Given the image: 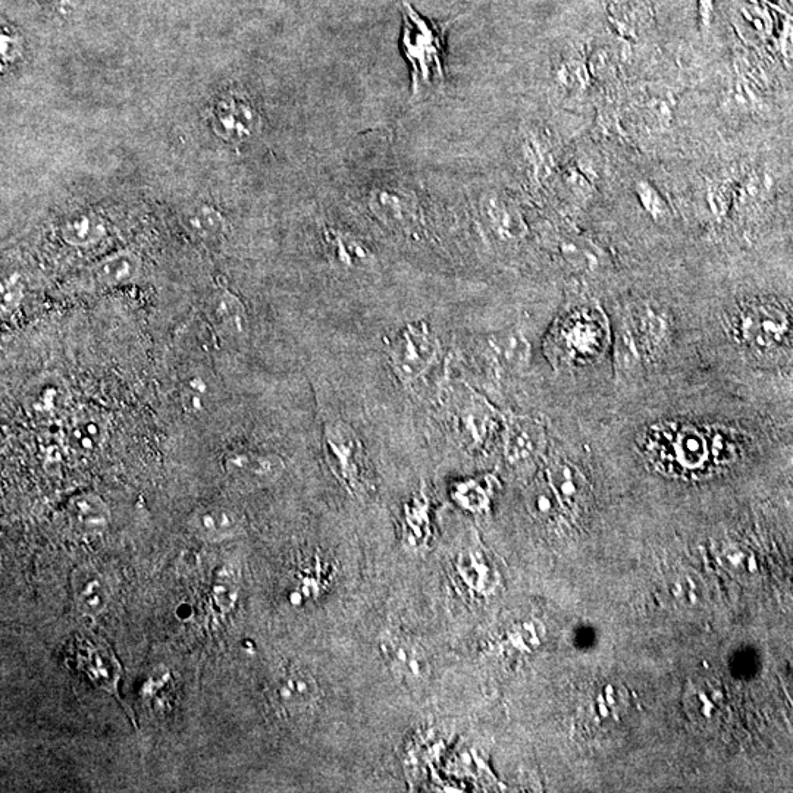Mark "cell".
Returning <instances> with one entry per match:
<instances>
[{"mask_svg": "<svg viewBox=\"0 0 793 793\" xmlns=\"http://www.w3.org/2000/svg\"><path fill=\"white\" fill-rule=\"evenodd\" d=\"M401 52L409 64L413 99L441 93L445 87V36L465 12L454 20L435 23L419 14L409 0H400Z\"/></svg>", "mask_w": 793, "mask_h": 793, "instance_id": "6da1fadb", "label": "cell"}, {"mask_svg": "<svg viewBox=\"0 0 793 793\" xmlns=\"http://www.w3.org/2000/svg\"><path fill=\"white\" fill-rule=\"evenodd\" d=\"M440 343L425 322L406 325L391 343L390 363L394 374L404 384H413L434 365Z\"/></svg>", "mask_w": 793, "mask_h": 793, "instance_id": "7a4b0ae2", "label": "cell"}, {"mask_svg": "<svg viewBox=\"0 0 793 793\" xmlns=\"http://www.w3.org/2000/svg\"><path fill=\"white\" fill-rule=\"evenodd\" d=\"M325 454L335 478L353 495L365 492V450L356 432L343 422L327 423Z\"/></svg>", "mask_w": 793, "mask_h": 793, "instance_id": "3957f363", "label": "cell"}, {"mask_svg": "<svg viewBox=\"0 0 793 793\" xmlns=\"http://www.w3.org/2000/svg\"><path fill=\"white\" fill-rule=\"evenodd\" d=\"M451 418L457 438L469 451H481L490 443L498 426V413L494 407L467 387L454 396Z\"/></svg>", "mask_w": 793, "mask_h": 793, "instance_id": "277c9868", "label": "cell"}, {"mask_svg": "<svg viewBox=\"0 0 793 793\" xmlns=\"http://www.w3.org/2000/svg\"><path fill=\"white\" fill-rule=\"evenodd\" d=\"M280 456L260 451H234L224 460L228 481L243 490H256L277 481L284 472Z\"/></svg>", "mask_w": 793, "mask_h": 793, "instance_id": "5b68a950", "label": "cell"}, {"mask_svg": "<svg viewBox=\"0 0 793 793\" xmlns=\"http://www.w3.org/2000/svg\"><path fill=\"white\" fill-rule=\"evenodd\" d=\"M791 328L788 313L774 304H755L742 312L739 332L742 338L757 349L779 346Z\"/></svg>", "mask_w": 793, "mask_h": 793, "instance_id": "8992f818", "label": "cell"}, {"mask_svg": "<svg viewBox=\"0 0 793 793\" xmlns=\"http://www.w3.org/2000/svg\"><path fill=\"white\" fill-rule=\"evenodd\" d=\"M75 657L78 669L89 677L90 682L109 695L118 697L122 669L108 644L102 639L99 641L90 636H81L75 647Z\"/></svg>", "mask_w": 793, "mask_h": 793, "instance_id": "52a82bcc", "label": "cell"}, {"mask_svg": "<svg viewBox=\"0 0 793 793\" xmlns=\"http://www.w3.org/2000/svg\"><path fill=\"white\" fill-rule=\"evenodd\" d=\"M381 653L394 676L407 685H419L429 676V663L420 645L398 633H385Z\"/></svg>", "mask_w": 793, "mask_h": 793, "instance_id": "ba28073f", "label": "cell"}, {"mask_svg": "<svg viewBox=\"0 0 793 793\" xmlns=\"http://www.w3.org/2000/svg\"><path fill=\"white\" fill-rule=\"evenodd\" d=\"M71 394L61 376L47 374L28 384L24 393V409L31 419L52 422L65 415Z\"/></svg>", "mask_w": 793, "mask_h": 793, "instance_id": "9c48e42d", "label": "cell"}, {"mask_svg": "<svg viewBox=\"0 0 793 793\" xmlns=\"http://www.w3.org/2000/svg\"><path fill=\"white\" fill-rule=\"evenodd\" d=\"M504 431V453L510 465H529L544 451L545 429L538 419L513 416L507 420Z\"/></svg>", "mask_w": 793, "mask_h": 793, "instance_id": "30bf717a", "label": "cell"}, {"mask_svg": "<svg viewBox=\"0 0 793 793\" xmlns=\"http://www.w3.org/2000/svg\"><path fill=\"white\" fill-rule=\"evenodd\" d=\"M488 359L507 374L525 371L531 362V344L520 329L506 328L482 337Z\"/></svg>", "mask_w": 793, "mask_h": 793, "instance_id": "8fae6325", "label": "cell"}, {"mask_svg": "<svg viewBox=\"0 0 793 793\" xmlns=\"http://www.w3.org/2000/svg\"><path fill=\"white\" fill-rule=\"evenodd\" d=\"M272 701L285 716H300L309 710L319 697L315 677L303 670H290L272 683Z\"/></svg>", "mask_w": 793, "mask_h": 793, "instance_id": "7c38bea8", "label": "cell"}, {"mask_svg": "<svg viewBox=\"0 0 793 793\" xmlns=\"http://www.w3.org/2000/svg\"><path fill=\"white\" fill-rule=\"evenodd\" d=\"M109 435V422L100 410L83 407L71 413L65 422V444L74 453L89 456L96 453L106 443Z\"/></svg>", "mask_w": 793, "mask_h": 793, "instance_id": "4fadbf2b", "label": "cell"}, {"mask_svg": "<svg viewBox=\"0 0 793 793\" xmlns=\"http://www.w3.org/2000/svg\"><path fill=\"white\" fill-rule=\"evenodd\" d=\"M71 591L75 607L86 617L100 616L112 600L111 582L92 564L72 572Z\"/></svg>", "mask_w": 793, "mask_h": 793, "instance_id": "5bb4252c", "label": "cell"}, {"mask_svg": "<svg viewBox=\"0 0 793 793\" xmlns=\"http://www.w3.org/2000/svg\"><path fill=\"white\" fill-rule=\"evenodd\" d=\"M547 482L563 512L575 514L585 509L589 495L588 481L573 463L554 459L547 467Z\"/></svg>", "mask_w": 793, "mask_h": 793, "instance_id": "9a60e30c", "label": "cell"}, {"mask_svg": "<svg viewBox=\"0 0 793 793\" xmlns=\"http://www.w3.org/2000/svg\"><path fill=\"white\" fill-rule=\"evenodd\" d=\"M188 531L206 542H221L235 537L241 529L240 514L224 504H209L191 513Z\"/></svg>", "mask_w": 793, "mask_h": 793, "instance_id": "2e32d148", "label": "cell"}, {"mask_svg": "<svg viewBox=\"0 0 793 793\" xmlns=\"http://www.w3.org/2000/svg\"><path fill=\"white\" fill-rule=\"evenodd\" d=\"M65 510L72 529L80 534H102L111 523V510L108 504L93 492L75 494L68 500Z\"/></svg>", "mask_w": 793, "mask_h": 793, "instance_id": "e0dca14e", "label": "cell"}, {"mask_svg": "<svg viewBox=\"0 0 793 793\" xmlns=\"http://www.w3.org/2000/svg\"><path fill=\"white\" fill-rule=\"evenodd\" d=\"M141 259L131 250H121L97 260L89 269V278L100 288L131 284L140 277Z\"/></svg>", "mask_w": 793, "mask_h": 793, "instance_id": "ac0fdd59", "label": "cell"}, {"mask_svg": "<svg viewBox=\"0 0 793 793\" xmlns=\"http://www.w3.org/2000/svg\"><path fill=\"white\" fill-rule=\"evenodd\" d=\"M216 124L222 134H228L234 140H244L256 133L259 117L249 103L231 99L219 103L216 108Z\"/></svg>", "mask_w": 793, "mask_h": 793, "instance_id": "d6986e66", "label": "cell"}, {"mask_svg": "<svg viewBox=\"0 0 793 793\" xmlns=\"http://www.w3.org/2000/svg\"><path fill=\"white\" fill-rule=\"evenodd\" d=\"M208 315L222 334L240 335L246 331V309L230 291H218L210 297Z\"/></svg>", "mask_w": 793, "mask_h": 793, "instance_id": "ffe728a7", "label": "cell"}, {"mask_svg": "<svg viewBox=\"0 0 793 793\" xmlns=\"http://www.w3.org/2000/svg\"><path fill=\"white\" fill-rule=\"evenodd\" d=\"M61 237L75 247H92L108 234L105 221L93 212H80L68 216L59 228Z\"/></svg>", "mask_w": 793, "mask_h": 793, "instance_id": "44dd1931", "label": "cell"}, {"mask_svg": "<svg viewBox=\"0 0 793 793\" xmlns=\"http://www.w3.org/2000/svg\"><path fill=\"white\" fill-rule=\"evenodd\" d=\"M327 246L329 259L343 268H362L372 260V253L362 241L349 233L328 231Z\"/></svg>", "mask_w": 793, "mask_h": 793, "instance_id": "7402d4cb", "label": "cell"}, {"mask_svg": "<svg viewBox=\"0 0 793 793\" xmlns=\"http://www.w3.org/2000/svg\"><path fill=\"white\" fill-rule=\"evenodd\" d=\"M491 564L484 550L473 547L460 556L459 572L470 588L481 594H487L488 591L491 592L492 586L497 584V579L494 578L497 573Z\"/></svg>", "mask_w": 793, "mask_h": 793, "instance_id": "603a6c76", "label": "cell"}, {"mask_svg": "<svg viewBox=\"0 0 793 793\" xmlns=\"http://www.w3.org/2000/svg\"><path fill=\"white\" fill-rule=\"evenodd\" d=\"M485 218L491 230L503 240L514 241L525 237L526 225L519 210L509 203L494 200L484 208Z\"/></svg>", "mask_w": 793, "mask_h": 793, "instance_id": "cb8c5ba5", "label": "cell"}, {"mask_svg": "<svg viewBox=\"0 0 793 793\" xmlns=\"http://www.w3.org/2000/svg\"><path fill=\"white\" fill-rule=\"evenodd\" d=\"M184 227L188 233L203 241H215L227 231V222L218 209L209 205H200L184 213Z\"/></svg>", "mask_w": 793, "mask_h": 793, "instance_id": "d4e9b609", "label": "cell"}, {"mask_svg": "<svg viewBox=\"0 0 793 793\" xmlns=\"http://www.w3.org/2000/svg\"><path fill=\"white\" fill-rule=\"evenodd\" d=\"M372 208L379 219L391 227L406 228L418 221V210L406 197L381 193L372 202Z\"/></svg>", "mask_w": 793, "mask_h": 793, "instance_id": "484cf974", "label": "cell"}, {"mask_svg": "<svg viewBox=\"0 0 793 793\" xmlns=\"http://www.w3.org/2000/svg\"><path fill=\"white\" fill-rule=\"evenodd\" d=\"M529 510L535 517L542 520H551L560 512L561 506L557 500L556 494L551 490L550 484L547 481L538 482L528 492Z\"/></svg>", "mask_w": 793, "mask_h": 793, "instance_id": "4316f807", "label": "cell"}, {"mask_svg": "<svg viewBox=\"0 0 793 793\" xmlns=\"http://www.w3.org/2000/svg\"><path fill=\"white\" fill-rule=\"evenodd\" d=\"M238 588L235 578L228 570L222 569L216 573L212 584V598L216 607L222 613H228L237 601Z\"/></svg>", "mask_w": 793, "mask_h": 793, "instance_id": "83f0119b", "label": "cell"}, {"mask_svg": "<svg viewBox=\"0 0 793 793\" xmlns=\"http://www.w3.org/2000/svg\"><path fill=\"white\" fill-rule=\"evenodd\" d=\"M679 444V462L683 469H702L707 462V450L700 435H683Z\"/></svg>", "mask_w": 793, "mask_h": 793, "instance_id": "f1b7e54d", "label": "cell"}, {"mask_svg": "<svg viewBox=\"0 0 793 793\" xmlns=\"http://www.w3.org/2000/svg\"><path fill=\"white\" fill-rule=\"evenodd\" d=\"M209 390L206 382L199 376L188 379L186 384L183 385V393H181V401H183L184 409L193 415L203 413L208 407Z\"/></svg>", "mask_w": 793, "mask_h": 793, "instance_id": "f546056e", "label": "cell"}, {"mask_svg": "<svg viewBox=\"0 0 793 793\" xmlns=\"http://www.w3.org/2000/svg\"><path fill=\"white\" fill-rule=\"evenodd\" d=\"M561 255L566 257L567 262L572 263L576 268L592 269L600 263V257L592 252L584 243L576 240L564 241L561 244Z\"/></svg>", "mask_w": 793, "mask_h": 793, "instance_id": "4dcf8cb0", "label": "cell"}, {"mask_svg": "<svg viewBox=\"0 0 793 793\" xmlns=\"http://www.w3.org/2000/svg\"><path fill=\"white\" fill-rule=\"evenodd\" d=\"M636 191H638L639 199H641L644 208L647 209L651 215L655 216V219L666 215L667 209L663 199H661L658 191H655L647 181H642V183L636 187Z\"/></svg>", "mask_w": 793, "mask_h": 793, "instance_id": "1f68e13d", "label": "cell"}, {"mask_svg": "<svg viewBox=\"0 0 793 793\" xmlns=\"http://www.w3.org/2000/svg\"><path fill=\"white\" fill-rule=\"evenodd\" d=\"M23 288L18 281H5L2 284V310H12L21 302Z\"/></svg>", "mask_w": 793, "mask_h": 793, "instance_id": "d6a6232c", "label": "cell"}, {"mask_svg": "<svg viewBox=\"0 0 793 793\" xmlns=\"http://www.w3.org/2000/svg\"><path fill=\"white\" fill-rule=\"evenodd\" d=\"M710 0H701V18L705 24L710 20Z\"/></svg>", "mask_w": 793, "mask_h": 793, "instance_id": "836d02e7", "label": "cell"}]
</instances>
